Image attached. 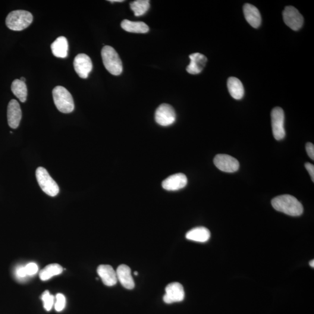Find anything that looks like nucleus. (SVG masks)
<instances>
[{"label": "nucleus", "mask_w": 314, "mask_h": 314, "mask_svg": "<svg viewBox=\"0 0 314 314\" xmlns=\"http://www.w3.org/2000/svg\"><path fill=\"white\" fill-rule=\"evenodd\" d=\"M271 203L276 211L290 216H300L303 212L302 204L296 197L288 194L275 197L272 199Z\"/></svg>", "instance_id": "obj_1"}, {"label": "nucleus", "mask_w": 314, "mask_h": 314, "mask_svg": "<svg viewBox=\"0 0 314 314\" xmlns=\"http://www.w3.org/2000/svg\"><path fill=\"white\" fill-rule=\"evenodd\" d=\"M104 65L110 74L118 76L123 71V65L120 57L113 47L105 46L102 50Z\"/></svg>", "instance_id": "obj_2"}, {"label": "nucleus", "mask_w": 314, "mask_h": 314, "mask_svg": "<svg viewBox=\"0 0 314 314\" xmlns=\"http://www.w3.org/2000/svg\"><path fill=\"white\" fill-rule=\"evenodd\" d=\"M33 15L30 12L16 10L9 13L6 18L5 23L9 29L14 31L23 30L32 23Z\"/></svg>", "instance_id": "obj_3"}, {"label": "nucleus", "mask_w": 314, "mask_h": 314, "mask_svg": "<svg viewBox=\"0 0 314 314\" xmlns=\"http://www.w3.org/2000/svg\"><path fill=\"white\" fill-rule=\"evenodd\" d=\"M53 100L58 111L69 114L74 111L75 105L73 97L64 87L56 86L52 90Z\"/></svg>", "instance_id": "obj_4"}, {"label": "nucleus", "mask_w": 314, "mask_h": 314, "mask_svg": "<svg viewBox=\"0 0 314 314\" xmlns=\"http://www.w3.org/2000/svg\"><path fill=\"white\" fill-rule=\"evenodd\" d=\"M37 181L42 190L47 195L55 197L59 193L58 185L45 168L39 167L36 172Z\"/></svg>", "instance_id": "obj_5"}, {"label": "nucleus", "mask_w": 314, "mask_h": 314, "mask_svg": "<svg viewBox=\"0 0 314 314\" xmlns=\"http://www.w3.org/2000/svg\"><path fill=\"white\" fill-rule=\"evenodd\" d=\"M272 132L275 139L281 140L285 137L284 127L285 114L284 110L280 107H276L271 112Z\"/></svg>", "instance_id": "obj_6"}, {"label": "nucleus", "mask_w": 314, "mask_h": 314, "mask_svg": "<svg viewBox=\"0 0 314 314\" xmlns=\"http://www.w3.org/2000/svg\"><path fill=\"white\" fill-rule=\"evenodd\" d=\"M155 119L157 123L162 127L171 125L176 120L175 109L168 104H162L156 110Z\"/></svg>", "instance_id": "obj_7"}, {"label": "nucleus", "mask_w": 314, "mask_h": 314, "mask_svg": "<svg viewBox=\"0 0 314 314\" xmlns=\"http://www.w3.org/2000/svg\"><path fill=\"white\" fill-rule=\"evenodd\" d=\"M283 18L286 25L292 30L297 31L302 27L304 18L296 8L288 6L283 12Z\"/></svg>", "instance_id": "obj_8"}, {"label": "nucleus", "mask_w": 314, "mask_h": 314, "mask_svg": "<svg viewBox=\"0 0 314 314\" xmlns=\"http://www.w3.org/2000/svg\"><path fill=\"white\" fill-rule=\"evenodd\" d=\"M185 293L183 286L180 283L173 282L166 286L163 300L166 304L181 302L184 300Z\"/></svg>", "instance_id": "obj_9"}, {"label": "nucleus", "mask_w": 314, "mask_h": 314, "mask_svg": "<svg viewBox=\"0 0 314 314\" xmlns=\"http://www.w3.org/2000/svg\"><path fill=\"white\" fill-rule=\"evenodd\" d=\"M213 163L219 170L225 172H236L239 168V162L234 157L227 155H216Z\"/></svg>", "instance_id": "obj_10"}, {"label": "nucleus", "mask_w": 314, "mask_h": 314, "mask_svg": "<svg viewBox=\"0 0 314 314\" xmlns=\"http://www.w3.org/2000/svg\"><path fill=\"white\" fill-rule=\"evenodd\" d=\"M74 66L78 77L82 78H87L93 69L92 61L85 54L77 55L74 59Z\"/></svg>", "instance_id": "obj_11"}, {"label": "nucleus", "mask_w": 314, "mask_h": 314, "mask_svg": "<svg viewBox=\"0 0 314 314\" xmlns=\"http://www.w3.org/2000/svg\"><path fill=\"white\" fill-rule=\"evenodd\" d=\"M187 178L183 174L171 175L162 182V186L166 190L176 191L182 189L186 186Z\"/></svg>", "instance_id": "obj_12"}, {"label": "nucleus", "mask_w": 314, "mask_h": 314, "mask_svg": "<svg viewBox=\"0 0 314 314\" xmlns=\"http://www.w3.org/2000/svg\"><path fill=\"white\" fill-rule=\"evenodd\" d=\"M8 123L11 128L17 129L22 118V111L20 104L16 100L9 102L7 108Z\"/></svg>", "instance_id": "obj_13"}, {"label": "nucleus", "mask_w": 314, "mask_h": 314, "mask_svg": "<svg viewBox=\"0 0 314 314\" xmlns=\"http://www.w3.org/2000/svg\"><path fill=\"white\" fill-rule=\"evenodd\" d=\"M103 284L107 287H113L118 282L117 273L111 265H100L97 270Z\"/></svg>", "instance_id": "obj_14"}, {"label": "nucleus", "mask_w": 314, "mask_h": 314, "mask_svg": "<svg viewBox=\"0 0 314 314\" xmlns=\"http://www.w3.org/2000/svg\"><path fill=\"white\" fill-rule=\"evenodd\" d=\"M190 62L186 68L188 74L197 75L202 72L207 62L205 55L201 53L196 52L189 55Z\"/></svg>", "instance_id": "obj_15"}, {"label": "nucleus", "mask_w": 314, "mask_h": 314, "mask_svg": "<svg viewBox=\"0 0 314 314\" xmlns=\"http://www.w3.org/2000/svg\"><path fill=\"white\" fill-rule=\"evenodd\" d=\"M116 273H117L118 281L120 282L122 287L127 289H133L134 288V282L131 276L130 266L125 264L119 265Z\"/></svg>", "instance_id": "obj_16"}, {"label": "nucleus", "mask_w": 314, "mask_h": 314, "mask_svg": "<svg viewBox=\"0 0 314 314\" xmlns=\"http://www.w3.org/2000/svg\"><path fill=\"white\" fill-rule=\"evenodd\" d=\"M243 11L245 18L251 26L257 28L260 26L262 17L258 8L253 5L246 4L244 5Z\"/></svg>", "instance_id": "obj_17"}, {"label": "nucleus", "mask_w": 314, "mask_h": 314, "mask_svg": "<svg viewBox=\"0 0 314 314\" xmlns=\"http://www.w3.org/2000/svg\"><path fill=\"white\" fill-rule=\"evenodd\" d=\"M211 234L208 229L205 227H197L191 229L186 235L187 240L196 242L205 243L209 239Z\"/></svg>", "instance_id": "obj_18"}, {"label": "nucleus", "mask_w": 314, "mask_h": 314, "mask_svg": "<svg viewBox=\"0 0 314 314\" xmlns=\"http://www.w3.org/2000/svg\"><path fill=\"white\" fill-rule=\"evenodd\" d=\"M53 55L56 57L67 58L68 52V42L67 38L64 36L58 37L51 46Z\"/></svg>", "instance_id": "obj_19"}, {"label": "nucleus", "mask_w": 314, "mask_h": 314, "mask_svg": "<svg viewBox=\"0 0 314 314\" xmlns=\"http://www.w3.org/2000/svg\"><path fill=\"white\" fill-rule=\"evenodd\" d=\"M228 89L231 96L236 100H240L243 98L244 89L242 83L238 78L231 77L228 80Z\"/></svg>", "instance_id": "obj_20"}, {"label": "nucleus", "mask_w": 314, "mask_h": 314, "mask_svg": "<svg viewBox=\"0 0 314 314\" xmlns=\"http://www.w3.org/2000/svg\"><path fill=\"white\" fill-rule=\"evenodd\" d=\"M121 27L128 32L146 33L149 31L148 25L143 22H133L125 20L122 22Z\"/></svg>", "instance_id": "obj_21"}, {"label": "nucleus", "mask_w": 314, "mask_h": 314, "mask_svg": "<svg viewBox=\"0 0 314 314\" xmlns=\"http://www.w3.org/2000/svg\"><path fill=\"white\" fill-rule=\"evenodd\" d=\"M63 271L62 267L58 263H52L47 265L40 272L39 277L41 280H49L53 276L61 274Z\"/></svg>", "instance_id": "obj_22"}, {"label": "nucleus", "mask_w": 314, "mask_h": 314, "mask_svg": "<svg viewBox=\"0 0 314 314\" xmlns=\"http://www.w3.org/2000/svg\"><path fill=\"white\" fill-rule=\"evenodd\" d=\"M11 90L22 103L26 101L27 89L26 84L20 79H15L11 84Z\"/></svg>", "instance_id": "obj_23"}, {"label": "nucleus", "mask_w": 314, "mask_h": 314, "mask_svg": "<svg viewBox=\"0 0 314 314\" xmlns=\"http://www.w3.org/2000/svg\"><path fill=\"white\" fill-rule=\"evenodd\" d=\"M131 8L134 12L136 17H140L146 13L150 7L149 0H137L131 2L130 4Z\"/></svg>", "instance_id": "obj_24"}, {"label": "nucleus", "mask_w": 314, "mask_h": 314, "mask_svg": "<svg viewBox=\"0 0 314 314\" xmlns=\"http://www.w3.org/2000/svg\"><path fill=\"white\" fill-rule=\"evenodd\" d=\"M42 300L43 302L44 308L47 312H50L54 304V296L50 294L49 290H46L43 292L42 295Z\"/></svg>", "instance_id": "obj_25"}, {"label": "nucleus", "mask_w": 314, "mask_h": 314, "mask_svg": "<svg viewBox=\"0 0 314 314\" xmlns=\"http://www.w3.org/2000/svg\"><path fill=\"white\" fill-rule=\"evenodd\" d=\"M56 301L54 304L55 310L57 312H61L65 309L66 298L64 294L58 293L56 295Z\"/></svg>", "instance_id": "obj_26"}, {"label": "nucleus", "mask_w": 314, "mask_h": 314, "mask_svg": "<svg viewBox=\"0 0 314 314\" xmlns=\"http://www.w3.org/2000/svg\"><path fill=\"white\" fill-rule=\"evenodd\" d=\"M25 268L27 276L35 275L39 269L38 266L37 265L36 263L34 262L28 263L26 266H25Z\"/></svg>", "instance_id": "obj_27"}, {"label": "nucleus", "mask_w": 314, "mask_h": 314, "mask_svg": "<svg viewBox=\"0 0 314 314\" xmlns=\"http://www.w3.org/2000/svg\"><path fill=\"white\" fill-rule=\"evenodd\" d=\"M15 275L18 279H22L26 278L27 275L25 266H20L18 267L15 271Z\"/></svg>", "instance_id": "obj_28"}, {"label": "nucleus", "mask_w": 314, "mask_h": 314, "mask_svg": "<svg viewBox=\"0 0 314 314\" xmlns=\"http://www.w3.org/2000/svg\"><path fill=\"white\" fill-rule=\"evenodd\" d=\"M306 152L308 154V155L312 158L313 160H314V144L312 143H307L306 146Z\"/></svg>", "instance_id": "obj_29"}, {"label": "nucleus", "mask_w": 314, "mask_h": 314, "mask_svg": "<svg viewBox=\"0 0 314 314\" xmlns=\"http://www.w3.org/2000/svg\"><path fill=\"white\" fill-rule=\"evenodd\" d=\"M305 167L308 172H309L310 175L311 176V178H312V180L313 182H314V166L313 164H311V163L307 162L305 164Z\"/></svg>", "instance_id": "obj_30"}, {"label": "nucleus", "mask_w": 314, "mask_h": 314, "mask_svg": "<svg viewBox=\"0 0 314 314\" xmlns=\"http://www.w3.org/2000/svg\"><path fill=\"white\" fill-rule=\"evenodd\" d=\"M108 1L113 3V2H124V0H109Z\"/></svg>", "instance_id": "obj_31"}, {"label": "nucleus", "mask_w": 314, "mask_h": 314, "mask_svg": "<svg viewBox=\"0 0 314 314\" xmlns=\"http://www.w3.org/2000/svg\"><path fill=\"white\" fill-rule=\"evenodd\" d=\"M310 265L311 266L313 267V268H314V260H312L311 261V262H310Z\"/></svg>", "instance_id": "obj_32"}, {"label": "nucleus", "mask_w": 314, "mask_h": 314, "mask_svg": "<svg viewBox=\"0 0 314 314\" xmlns=\"http://www.w3.org/2000/svg\"><path fill=\"white\" fill-rule=\"evenodd\" d=\"M20 80H21L22 81H23V82H25V81H26V78H24V77H21V78H20Z\"/></svg>", "instance_id": "obj_33"}, {"label": "nucleus", "mask_w": 314, "mask_h": 314, "mask_svg": "<svg viewBox=\"0 0 314 314\" xmlns=\"http://www.w3.org/2000/svg\"><path fill=\"white\" fill-rule=\"evenodd\" d=\"M134 275H136V276L138 275V272H134Z\"/></svg>", "instance_id": "obj_34"}]
</instances>
